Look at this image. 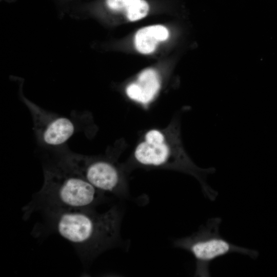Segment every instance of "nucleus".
I'll list each match as a JSON object with an SVG mask.
<instances>
[{"label": "nucleus", "mask_w": 277, "mask_h": 277, "mask_svg": "<svg viewBox=\"0 0 277 277\" xmlns=\"http://www.w3.org/2000/svg\"><path fill=\"white\" fill-rule=\"evenodd\" d=\"M34 226L36 236L57 234L75 249L82 261L88 262L120 243L122 212L117 206L100 212L96 208L62 210L42 215Z\"/></svg>", "instance_id": "1"}, {"label": "nucleus", "mask_w": 277, "mask_h": 277, "mask_svg": "<svg viewBox=\"0 0 277 277\" xmlns=\"http://www.w3.org/2000/svg\"><path fill=\"white\" fill-rule=\"evenodd\" d=\"M41 189L23 208V219L62 210L96 208L106 201L98 190L81 175L57 157L43 166Z\"/></svg>", "instance_id": "2"}, {"label": "nucleus", "mask_w": 277, "mask_h": 277, "mask_svg": "<svg viewBox=\"0 0 277 277\" xmlns=\"http://www.w3.org/2000/svg\"><path fill=\"white\" fill-rule=\"evenodd\" d=\"M222 220L209 219L205 225L190 236L179 239L174 242L175 247L190 252L196 260V274L210 276V264L217 258L232 253L248 255L252 259L258 256V252L231 243L219 232Z\"/></svg>", "instance_id": "3"}, {"label": "nucleus", "mask_w": 277, "mask_h": 277, "mask_svg": "<svg viewBox=\"0 0 277 277\" xmlns=\"http://www.w3.org/2000/svg\"><path fill=\"white\" fill-rule=\"evenodd\" d=\"M22 87L21 84L19 96L30 112L33 129L39 145L48 149H60L73 135L85 131L84 114L75 112L66 116L47 111L26 98Z\"/></svg>", "instance_id": "4"}, {"label": "nucleus", "mask_w": 277, "mask_h": 277, "mask_svg": "<svg viewBox=\"0 0 277 277\" xmlns=\"http://www.w3.org/2000/svg\"><path fill=\"white\" fill-rule=\"evenodd\" d=\"M57 157L84 177L98 190L125 198L127 192L120 171L111 161L62 149Z\"/></svg>", "instance_id": "5"}, {"label": "nucleus", "mask_w": 277, "mask_h": 277, "mask_svg": "<svg viewBox=\"0 0 277 277\" xmlns=\"http://www.w3.org/2000/svg\"><path fill=\"white\" fill-rule=\"evenodd\" d=\"M134 156L137 162L144 166L158 167L165 164L170 152L163 133L156 129L148 131L144 140L136 147Z\"/></svg>", "instance_id": "6"}, {"label": "nucleus", "mask_w": 277, "mask_h": 277, "mask_svg": "<svg viewBox=\"0 0 277 277\" xmlns=\"http://www.w3.org/2000/svg\"><path fill=\"white\" fill-rule=\"evenodd\" d=\"M160 87L158 74L154 69L148 68L139 74L135 82L126 87V92L130 99L147 104L153 99Z\"/></svg>", "instance_id": "7"}, {"label": "nucleus", "mask_w": 277, "mask_h": 277, "mask_svg": "<svg viewBox=\"0 0 277 277\" xmlns=\"http://www.w3.org/2000/svg\"><path fill=\"white\" fill-rule=\"evenodd\" d=\"M169 36L168 29L162 25L145 27L138 30L135 34L134 45L136 50L143 54L153 52L160 42Z\"/></svg>", "instance_id": "8"}, {"label": "nucleus", "mask_w": 277, "mask_h": 277, "mask_svg": "<svg viewBox=\"0 0 277 277\" xmlns=\"http://www.w3.org/2000/svg\"><path fill=\"white\" fill-rule=\"evenodd\" d=\"M105 4L111 11H124L131 22L145 17L149 10V5L145 0H106Z\"/></svg>", "instance_id": "9"}]
</instances>
